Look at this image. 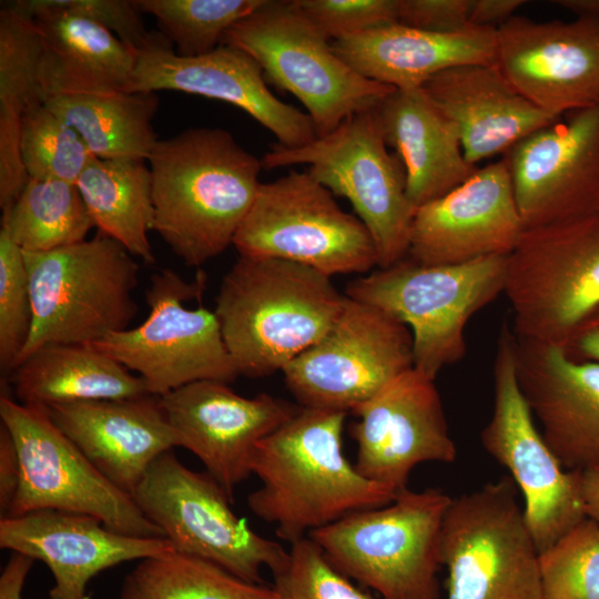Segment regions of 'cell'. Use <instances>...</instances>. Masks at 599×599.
I'll return each mask as SVG.
<instances>
[{
  "label": "cell",
  "mask_w": 599,
  "mask_h": 599,
  "mask_svg": "<svg viewBox=\"0 0 599 599\" xmlns=\"http://www.w3.org/2000/svg\"><path fill=\"white\" fill-rule=\"evenodd\" d=\"M347 413L300 406L262 439L251 471L261 487L252 512L290 545L356 511L392 502L397 493L364 477L343 450Z\"/></svg>",
  "instance_id": "6da1fadb"
},
{
  "label": "cell",
  "mask_w": 599,
  "mask_h": 599,
  "mask_svg": "<svg viewBox=\"0 0 599 599\" xmlns=\"http://www.w3.org/2000/svg\"><path fill=\"white\" fill-rule=\"evenodd\" d=\"M153 229L187 266L223 253L248 213L262 161L222 128L160 139L149 160Z\"/></svg>",
  "instance_id": "7a4b0ae2"
},
{
  "label": "cell",
  "mask_w": 599,
  "mask_h": 599,
  "mask_svg": "<svg viewBox=\"0 0 599 599\" xmlns=\"http://www.w3.org/2000/svg\"><path fill=\"white\" fill-rule=\"evenodd\" d=\"M345 294L309 266L240 256L224 275L214 314L240 374L283 370L322 339L341 315Z\"/></svg>",
  "instance_id": "3957f363"
},
{
  "label": "cell",
  "mask_w": 599,
  "mask_h": 599,
  "mask_svg": "<svg viewBox=\"0 0 599 599\" xmlns=\"http://www.w3.org/2000/svg\"><path fill=\"white\" fill-rule=\"evenodd\" d=\"M23 257L32 326L17 366L43 346L93 344L129 328L139 311L140 266L118 241L98 233L57 250L23 252Z\"/></svg>",
  "instance_id": "277c9868"
},
{
  "label": "cell",
  "mask_w": 599,
  "mask_h": 599,
  "mask_svg": "<svg viewBox=\"0 0 599 599\" xmlns=\"http://www.w3.org/2000/svg\"><path fill=\"white\" fill-rule=\"evenodd\" d=\"M451 499L436 488H406L392 502L308 537L336 569L380 599H438L441 530Z\"/></svg>",
  "instance_id": "5b68a950"
},
{
  "label": "cell",
  "mask_w": 599,
  "mask_h": 599,
  "mask_svg": "<svg viewBox=\"0 0 599 599\" xmlns=\"http://www.w3.org/2000/svg\"><path fill=\"white\" fill-rule=\"evenodd\" d=\"M508 255L451 265L406 257L352 281L345 295L373 305L412 332L414 368L432 379L466 354L465 327L505 288Z\"/></svg>",
  "instance_id": "8992f818"
},
{
  "label": "cell",
  "mask_w": 599,
  "mask_h": 599,
  "mask_svg": "<svg viewBox=\"0 0 599 599\" xmlns=\"http://www.w3.org/2000/svg\"><path fill=\"white\" fill-rule=\"evenodd\" d=\"M261 161L264 169L307 164L317 182L345 197L373 237L378 268L407 257L416 210L407 197L405 167L385 142L377 105L305 145L276 143Z\"/></svg>",
  "instance_id": "52a82bcc"
},
{
  "label": "cell",
  "mask_w": 599,
  "mask_h": 599,
  "mask_svg": "<svg viewBox=\"0 0 599 599\" xmlns=\"http://www.w3.org/2000/svg\"><path fill=\"white\" fill-rule=\"evenodd\" d=\"M222 44L250 54L267 81L293 94L307 110L317 136L395 90L349 67L292 0H264L225 33Z\"/></svg>",
  "instance_id": "ba28073f"
},
{
  "label": "cell",
  "mask_w": 599,
  "mask_h": 599,
  "mask_svg": "<svg viewBox=\"0 0 599 599\" xmlns=\"http://www.w3.org/2000/svg\"><path fill=\"white\" fill-rule=\"evenodd\" d=\"M504 294L518 338L565 347L599 307V213L525 229Z\"/></svg>",
  "instance_id": "9c48e42d"
},
{
  "label": "cell",
  "mask_w": 599,
  "mask_h": 599,
  "mask_svg": "<svg viewBox=\"0 0 599 599\" xmlns=\"http://www.w3.org/2000/svg\"><path fill=\"white\" fill-rule=\"evenodd\" d=\"M504 476L451 499L440 544L447 599H542L539 551Z\"/></svg>",
  "instance_id": "30bf717a"
},
{
  "label": "cell",
  "mask_w": 599,
  "mask_h": 599,
  "mask_svg": "<svg viewBox=\"0 0 599 599\" xmlns=\"http://www.w3.org/2000/svg\"><path fill=\"white\" fill-rule=\"evenodd\" d=\"M333 195L308 172L261 183L233 245L240 256L292 261L331 277L367 273L378 265L373 237Z\"/></svg>",
  "instance_id": "8fae6325"
},
{
  "label": "cell",
  "mask_w": 599,
  "mask_h": 599,
  "mask_svg": "<svg viewBox=\"0 0 599 599\" xmlns=\"http://www.w3.org/2000/svg\"><path fill=\"white\" fill-rule=\"evenodd\" d=\"M1 424L11 434L20 481L7 516L52 509L90 515L119 534L165 538L132 496L111 483L52 420L48 407L0 396Z\"/></svg>",
  "instance_id": "7c38bea8"
},
{
  "label": "cell",
  "mask_w": 599,
  "mask_h": 599,
  "mask_svg": "<svg viewBox=\"0 0 599 599\" xmlns=\"http://www.w3.org/2000/svg\"><path fill=\"white\" fill-rule=\"evenodd\" d=\"M173 550L213 562L236 577L263 583L262 568H281L288 555L256 534L231 508L232 498L207 473L187 468L169 450L158 457L131 495Z\"/></svg>",
  "instance_id": "4fadbf2b"
},
{
  "label": "cell",
  "mask_w": 599,
  "mask_h": 599,
  "mask_svg": "<svg viewBox=\"0 0 599 599\" xmlns=\"http://www.w3.org/2000/svg\"><path fill=\"white\" fill-rule=\"evenodd\" d=\"M493 374V413L480 433L481 445L520 490L528 528L541 552L587 518L581 471L561 465L535 424L518 383L516 336L507 322L498 335Z\"/></svg>",
  "instance_id": "5bb4252c"
},
{
  "label": "cell",
  "mask_w": 599,
  "mask_h": 599,
  "mask_svg": "<svg viewBox=\"0 0 599 599\" xmlns=\"http://www.w3.org/2000/svg\"><path fill=\"white\" fill-rule=\"evenodd\" d=\"M203 281L190 283L172 270L159 271L145 292V321L88 345L138 373L151 395L199 380L234 382L240 374L214 312L184 305L200 295Z\"/></svg>",
  "instance_id": "9a60e30c"
},
{
  "label": "cell",
  "mask_w": 599,
  "mask_h": 599,
  "mask_svg": "<svg viewBox=\"0 0 599 599\" xmlns=\"http://www.w3.org/2000/svg\"><path fill=\"white\" fill-rule=\"evenodd\" d=\"M413 367L408 326L346 296L327 334L282 373L300 406L348 414Z\"/></svg>",
  "instance_id": "2e32d148"
},
{
  "label": "cell",
  "mask_w": 599,
  "mask_h": 599,
  "mask_svg": "<svg viewBox=\"0 0 599 599\" xmlns=\"http://www.w3.org/2000/svg\"><path fill=\"white\" fill-rule=\"evenodd\" d=\"M502 160L525 229L599 213V104L530 133Z\"/></svg>",
  "instance_id": "e0dca14e"
},
{
  "label": "cell",
  "mask_w": 599,
  "mask_h": 599,
  "mask_svg": "<svg viewBox=\"0 0 599 599\" xmlns=\"http://www.w3.org/2000/svg\"><path fill=\"white\" fill-rule=\"evenodd\" d=\"M353 414L358 418L349 427L357 446L355 468L395 493L407 488L417 465L456 459L435 380L414 367Z\"/></svg>",
  "instance_id": "ac0fdd59"
},
{
  "label": "cell",
  "mask_w": 599,
  "mask_h": 599,
  "mask_svg": "<svg viewBox=\"0 0 599 599\" xmlns=\"http://www.w3.org/2000/svg\"><path fill=\"white\" fill-rule=\"evenodd\" d=\"M181 91L233 104L272 132L280 145L298 148L316 136L307 112L276 98L261 65L246 52L227 44L182 57L160 32H151L139 51L126 92Z\"/></svg>",
  "instance_id": "d6986e66"
},
{
  "label": "cell",
  "mask_w": 599,
  "mask_h": 599,
  "mask_svg": "<svg viewBox=\"0 0 599 599\" xmlns=\"http://www.w3.org/2000/svg\"><path fill=\"white\" fill-rule=\"evenodd\" d=\"M497 65L528 101L561 118L599 104V21L514 16L497 28Z\"/></svg>",
  "instance_id": "ffe728a7"
},
{
  "label": "cell",
  "mask_w": 599,
  "mask_h": 599,
  "mask_svg": "<svg viewBox=\"0 0 599 599\" xmlns=\"http://www.w3.org/2000/svg\"><path fill=\"white\" fill-rule=\"evenodd\" d=\"M160 399L177 447L193 453L232 499L252 475L257 444L300 407L266 393L244 397L217 380L194 382Z\"/></svg>",
  "instance_id": "44dd1931"
},
{
  "label": "cell",
  "mask_w": 599,
  "mask_h": 599,
  "mask_svg": "<svg viewBox=\"0 0 599 599\" xmlns=\"http://www.w3.org/2000/svg\"><path fill=\"white\" fill-rule=\"evenodd\" d=\"M524 230L501 159L478 167L461 185L416 210L407 257L423 265H451L509 255Z\"/></svg>",
  "instance_id": "7402d4cb"
},
{
  "label": "cell",
  "mask_w": 599,
  "mask_h": 599,
  "mask_svg": "<svg viewBox=\"0 0 599 599\" xmlns=\"http://www.w3.org/2000/svg\"><path fill=\"white\" fill-rule=\"evenodd\" d=\"M0 547L47 565L49 599H90L89 581L101 571L173 550L166 538L119 534L90 515L52 509L1 517Z\"/></svg>",
  "instance_id": "603a6c76"
},
{
  "label": "cell",
  "mask_w": 599,
  "mask_h": 599,
  "mask_svg": "<svg viewBox=\"0 0 599 599\" xmlns=\"http://www.w3.org/2000/svg\"><path fill=\"white\" fill-rule=\"evenodd\" d=\"M516 370L542 437L561 465L580 471L599 467V363L516 336Z\"/></svg>",
  "instance_id": "cb8c5ba5"
},
{
  "label": "cell",
  "mask_w": 599,
  "mask_h": 599,
  "mask_svg": "<svg viewBox=\"0 0 599 599\" xmlns=\"http://www.w3.org/2000/svg\"><path fill=\"white\" fill-rule=\"evenodd\" d=\"M48 410L95 468L130 495L153 461L177 447L160 396L75 402Z\"/></svg>",
  "instance_id": "d4e9b609"
},
{
  "label": "cell",
  "mask_w": 599,
  "mask_h": 599,
  "mask_svg": "<svg viewBox=\"0 0 599 599\" xmlns=\"http://www.w3.org/2000/svg\"><path fill=\"white\" fill-rule=\"evenodd\" d=\"M8 7L32 19L40 42L43 102L57 95L126 92L139 51L115 34L51 0H18Z\"/></svg>",
  "instance_id": "484cf974"
},
{
  "label": "cell",
  "mask_w": 599,
  "mask_h": 599,
  "mask_svg": "<svg viewBox=\"0 0 599 599\" xmlns=\"http://www.w3.org/2000/svg\"><path fill=\"white\" fill-rule=\"evenodd\" d=\"M422 88L456 125L465 158L476 166L560 119L521 95L497 63L457 65Z\"/></svg>",
  "instance_id": "4316f807"
},
{
  "label": "cell",
  "mask_w": 599,
  "mask_h": 599,
  "mask_svg": "<svg viewBox=\"0 0 599 599\" xmlns=\"http://www.w3.org/2000/svg\"><path fill=\"white\" fill-rule=\"evenodd\" d=\"M496 45L493 28L436 33L399 22L332 42L337 55L359 74L395 89L422 88L457 65L497 63Z\"/></svg>",
  "instance_id": "83f0119b"
},
{
  "label": "cell",
  "mask_w": 599,
  "mask_h": 599,
  "mask_svg": "<svg viewBox=\"0 0 599 599\" xmlns=\"http://www.w3.org/2000/svg\"><path fill=\"white\" fill-rule=\"evenodd\" d=\"M377 113L387 146L405 167L406 193L415 210L477 171L465 158L456 125L423 88L393 90L377 104Z\"/></svg>",
  "instance_id": "f1b7e54d"
},
{
  "label": "cell",
  "mask_w": 599,
  "mask_h": 599,
  "mask_svg": "<svg viewBox=\"0 0 599 599\" xmlns=\"http://www.w3.org/2000/svg\"><path fill=\"white\" fill-rule=\"evenodd\" d=\"M10 377L18 402L45 407L150 394L140 376L84 344L43 346L26 357Z\"/></svg>",
  "instance_id": "f546056e"
},
{
  "label": "cell",
  "mask_w": 599,
  "mask_h": 599,
  "mask_svg": "<svg viewBox=\"0 0 599 599\" xmlns=\"http://www.w3.org/2000/svg\"><path fill=\"white\" fill-rule=\"evenodd\" d=\"M40 42L32 19L6 6L0 11V207L7 212L29 176L20 156L26 112L43 102L39 83Z\"/></svg>",
  "instance_id": "4dcf8cb0"
},
{
  "label": "cell",
  "mask_w": 599,
  "mask_h": 599,
  "mask_svg": "<svg viewBox=\"0 0 599 599\" xmlns=\"http://www.w3.org/2000/svg\"><path fill=\"white\" fill-rule=\"evenodd\" d=\"M143 160L93 158L75 184L98 233L122 244L134 257L153 264L149 241L154 207L152 176Z\"/></svg>",
  "instance_id": "1f68e13d"
},
{
  "label": "cell",
  "mask_w": 599,
  "mask_h": 599,
  "mask_svg": "<svg viewBox=\"0 0 599 599\" xmlns=\"http://www.w3.org/2000/svg\"><path fill=\"white\" fill-rule=\"evenodd\" d=\"M44 104L73 128L94 158L148 161L159 136L156 92L57 95Z\"/></svg>",
  "instance_id": "d6a6232c"
},
{
  "label": "cell",
  "mask_w": 599,
  "mask_h": 599,
  "mask_svg": "<svg viewBox=\"0 0 599 599\" xmlns=\"http://www.w3.org/2000/svg\"><path fill=\"white\" fill-rule=\"evenodd\" d=\"M118 599H280L273 587L174 550L142 559L123 579Z\"/></svg>",
  "instance_id": "836d02e7"
},
{
  "label": "cell",
  "mask_w": 599,
  "mask_h": 599,
  "mask_svg": "<svg viewBox=\"0 0 599 599\" xmlns=\"http://www.w3.org/2000/svg\"><path fill=\"white\" fill-rule=\"evenodd\" d=\"M94 227L75 183L29 177L1 227L23 252L57 250L87 240Z\"/></svg>",
  "instance_id": "e575fe53"
},
{
  "label": "cell",
  "mask_w": 599,
  "mask_h": 599,
  "mask_svg": "<svg viewBox=\"0 0 599 599\" xmlns=\"http://www.w3.org/2000/svg\"><path fill=\"white\" fill-rule=\"evenodd\" d=\"M264 0H135L141 13L152 16L160 32L182 57L206 54L225 33Z\"/></svg>",
  "instance_id": "d590c367"
},
{
  "label": "cell",
  "mask_w": 599,
  "mask_h": 599,
  "mask_svg": "<svg viewBox=\"0 0 599 599\" xmlns=\"http://www.w3.org/2000/svg\"><path fill=\"white\" fill-rule=\"evenodd\" d=\"M20 156L29 177L71 183L94 158L79 133L44 102L31 106L22 119Z\"/></svg>",
  "instance_id": "8d00e7d4"
},
{
  "label": "cell",
  "mask_w": 599,
  "mask_h": 599,
  "mask_svg": "<svg viewBox=\"0 0 599 599\" xmlns=\"http://www.w3.org/2000/svg\"><path fill=\"white\" fill-rule=\"evenodd\" d=\"M542 599H599V524L585 518L539 552Z\"/></svg>",
  "instance_id": "74e56055"
},
{
  "label": "cell",
  "mask_w": 599,
  "mask_h": 599,
  "mask_svg": "<svg viewBox=\"0 0 599 599\" xmlns=\"http://www.w3.org/2000/svg\"><path fill=\"white\" fill-rule=\"evenodd\" d=\"M272 573L280 599H380L354 585L309 537L292 544L285 564Z\"/></svg>",
  "instance_id": "f35d334b"
},
{
  "label": "cell",
  "mask_w": 599,
  "mask_h": 599,
  "mask_svg": "<svg viewBox=\"0 0 599 599\" xmlns=\"http://www.w3.org/2000/svg\"><path fill=\"white\" fill-rule=\"evenodd\" d=\"M32 326V302L22 250L0 229V368L11 374Z\"/></svg>",
  "instance_id": "ab89813d"
},
{
  "label": "cell",
  "mask_w": 599,
  "mask_h": 599,
  "mask_svg": "<svg viewBox=\"0 0 599 599\" xmlns=\"http://www.w3.org/2000/svg\"><path fill=\"white\" fill-rule=\"evenodd\" d=\"M328 40L398 22V0H292Z\"/></svg>",
  "instance_id": "60d3db41"
},
{
  "label": "cell",
  "mask_w": 599,
  "mask_h": 599,
  "mask_svg": "<svg viewBox=\"0 0 599 599\" xmlns=\"http://www.w3.org/2000/svg\"><path fill=\"white\" fill-rule=\"evenodd\" d=\"M69 12L101 24L121 41L140 51L149 41L141 11L135 0H51Z\"/></svg>",
  "instance_id": "b9f144b4"
},
{
  "label": "cell",
  "mask_w": 599,
  "mask_h": 599,
  "mask_svg": "<svg viewBox=\"0 0 599 599\" xmlns=\"http://www.w3.org/2000/svg\"><path fill=\"white\" fill-rule=\"evenodd\" d=\"M471 0H398V22L415 29L454 33L473 27Z\"/></svg>",
  "instance_id": "7bdbcfd3"
},
{
  "label": "cell",
  "mask_w": 599,
  "mask_h": 599,
  "mask_svg": "<svg viewBox=\"0 0 599 599\" xmlns=\"http://www.w3.org/2000/svg\"><path fill=\"white\" fill-rule=\"evenodd\" d=\"M20 481V461L13 438L4 425H0V511L7 516Z\"/></svg>",
  "instance_id": "ee69618b"
},
{
  "label": "cell",
  "mask_w": 599,
  "mask_h": 599,
  "mask_svg": "<svg viewBox=\"0 0 599 599\" xmlns=\"http://www.w3.org/2000/svg\"><path fill=\"white\" fill-rule=\"evenodd\" d=\"M562 348L575 359L599 363V307L580 323Z\"/></svg>",
  "instance_id": "f6af8a7d"
},
{
  "label": "cell",
  "mask_w": 599,
  "mask_h": 599,
  "mask_svg": "<svg viewBox=\"0 0 599 599\" xmlns=\"http://www.w3.org/2000/svg\"><path fill=\"white\" fill-rule=\"evenodd\" d=\"M524 3V0H471L470 24L497 29L514 17Z\"/></svg>",
  "instance_id": "bcb514c9"
},
{
  "label": "cell",
  "mask_w": 599,
  "mask_h": 599,
  "mask_svg": "<svg viewBox=\"0 0 599 599\" xmlns=\"http://www.w3.org/2000/svg\"><path fill=\"white\" fill-rule=\"evenodd\" d=\"M34 559L12 552L0 576V599H22L26 579Z\"/></svg>",
  "instance_id": "7dc6e473"
},
{
  "label": "cell",
  "mask_w": 599,
  "mask_h": 599,
  "mask_svg": "<svg viewBox=\"0 0 599 599\" xmlns=\"http://www.w3.org/2000/svg\"><path fill=\"white\" fill-rule=\"evenodd\" d=\"M581 491L586 516L599 524V467L581 471Z\"/></svg>",
  "instance_id": "c3c4849f"
},
{
  "label": "cell",
  "mask_w": 599,
  "mask_h": 599,
  "mask_svg": "<svg viewBox=\"0 0 599 599\" xmlns=\"http://www.w3.org/2000/svg\"><path fill=\"white\" fill-rule=\"evenodd\" d=\"M551 3L571 11L577 18L599 21V0H554Z\"/></svg>",
  "instance_id": "681fc988"
}]
</instances>
